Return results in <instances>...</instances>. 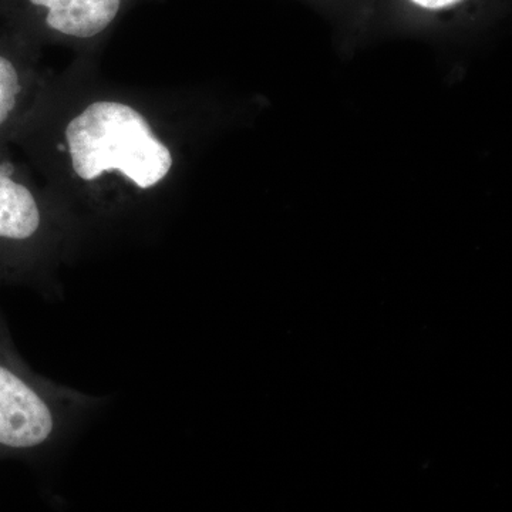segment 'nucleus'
<instances>
[{"mask_svg": "<svg viewBox=\"0 0 512 512\" xmlns=\"http://www.w3.org/2000/svg\"><path fill=\"white\" fill-rule=\"evenodd\" d=\"M96 60L49 73L10 140L86 238L160 214L183 163L175 97L111 82Z\"/></svg>", "mask_w": 512, "mask_h": 512, "instance_id": "1", "label": "nucleus"}, {"mask_svg": "<svg viewBox=\"0 0 512 512\" xmlns=\"http://www.w3.org/2000/svg\"><path fill=\"white\" fill-rule=\"evenodd\" d=\"M84 238L18 151L0 144V285L43 284Z\"/></svg>", "mask_w": 512, "mask_h": 512, "instance_id": "2", "label": "nucleus"}, {"mask_svg": "<svg viewBox=\"0 0 512 512\" xmlns=\"http://www.w3.org/2000/svg\"><path fill=\"white\" fill-rule=\"evenodd\" d=\"M94 407L93 397L33 372L0 313V460L56 450Z\"/></svg>", "mask_w": 512, "mask_h": 512, "instance_id": "3", "label": "nucleus"}, {"mask_svg": "<svg viewBox=\"0 0 512 512\" xmlns=\"http://www.w3.org/2000/svg\"><path fill=\"white\" fill-rule=\"evenodd\" d=\"M148 0H0L6 33L42 52L60 46L97 56L128 13Z\"/></svg>", "mask_w": 512, "mask_h": 512, "instance_id": "4", "label": "nucleus"}, {"mask_svg": "<svg viewBox=\"0 0 512 512\" xmlns=\"http://www.w3.org/2000/svg\"><path fill=\"white\" fill-rule=\"evenodd\" d=\"M40 53L9 33L0 36V144H10L49 76Z\"/></svg>", "mask_w": 512, "mask_h": 512, "instance_id": "5", "label": "nucleus"}, {"mask_svg": "<svg viewBox=\"0 0 512 512\" xmlns=\"http://www.w3.org/2000/svg\"><path fill=\"white\" fill-rule=\"evenodd\" d=\"M414 5L420 6L423 9L439 10L450 8V6L457 5L461 0H410Z\"/></svg>", "mask_w": 512, "mask_h": 512, "instance_id": "6", "label": "nucleus"}]
</instances>
